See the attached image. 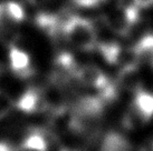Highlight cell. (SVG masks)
Returning <instances> with one entry per match:
<instances>
[{"instance_id":"13","label":"cell","mask_w":153,"mask_h":151,"mask_svg":"<svg viewBox=\"0 0 153 151\" xmlns=\"http://www.w3.org/2000/svg\"><path fill=\"white\" fill-rule=\"evenodd\" d=\"M140 151H153V139L150 140V141H148L145 144H143V146L141 147Z\"/></svg>"},{"instance_id":"9","label":"cell","mask_w":153,"mask_h":151,"mask_svg":"<svg viewBox=\"0 0 153 151\" xmlns=\"http://www.w3.org/2000/svg\"><path fill=\"white\" fill-rule=\"evenodd\" d=\"M15 107L13 100L9 97L8 93L0 90V119H2L8 114Z\"/></svg>"},{"instance_id":"4","label":"cell","mask_w":153,"mask_h":151,"mask_svg":"<svg viewBox=\"0 0 153 151\" xmlns=\"http://www.w3.org/2000/svg\"><path fill=\"white\" fill-rule=\"evenodd\" d=\"M130 107L140 116L144 123H148L153 118V93L142 88L137 89Z\"/></svg>"},{"instance_id":"8","label":"cell","mask_w":153,"mask_h":151,"mask_svg":"<svg viewBox=\"0 0 153 151\" xmlns=\"http://www.w3.org/2000/svg\"><path fill=\"white\" fill-rule=\"evenodd\" d=\"M4 4H6V8H7L9 16L11 17V19L16 23L19 25L20 22L25 20V10H24V7L19 2L13 1V0H9V1H4Z\"/></svg>"},{"instance_id":"5","label":"cell","mask_w":153,"mask_h":151,"mask_svg":"<svg viewBox=\"0 0 153 151\" xmlns=\"http://www.w3.org/2000/svg\"><path fill=\"white\" fill-rule=\"evenodd\" d=\"M131 51L137 63H150V61L153 59V32L143 34L131 47Z\"/></svg>"},{"instance_id":"12","label":"cell","mask_w":153,"mask_h":151,"mask_svg":"<svg viewBox=\"0 0 153 151\" xmlns=\"http://www.w3.org/2000/svg\"><path fill=\"white\" fill-rule=\"evenodd\" d=\"M0 151H15V148L9 142L0 141Z\"/></svg>"},{"instance_id":"10","label":"cell","mask_w":153,"mask_h":151,"mask_svg":"<svg viewBox=\"0 0 153 151\" xmlns=\"http://www.w3.org/2000/svg\"><path fill=\"white\" fill-rule=\"evenodd\" d=\"M72 1L81 8H94L100 6L105 0H72Z\"/></svg>"},{"instance_id":"6","label":"cell","mask_w":153,"mask_h":151,"mask_svg":"<svg viewBox=\"0 0 153 151\" xmlns=\"http://www.w3.org/2000/svg\"><path fill=\"white\" fill-rule=\"evenodd\" d=\"M17 26L9 16L4 2H0V42H10L11 45L16 37Z\"/></svg>"},{"instance_id":"15","label":"cell","mask_w":153,"mask_h":151,"mask_svg":"<svg viewBox=\"0 0 153 151\" xmlns=\"http://www.w3.org/2000/svg\"><path fill=\"white\" fill-rule=\"evenodd\" d=\"M150 65H151V67H152V69H153V59L150 61Z\"/></svg>"},{"instance_id":"11","label":"cell","mask_w":153,"mask_h":151,"mask_svg":"<svg viewBox=\"0 0 153 151\" xmlns=\"http://www.w3.org/2000/svg\"><path fill=\"white\" fill-rule=\"evenodd\" d=\"M132 2L140 10H145L153 7V0H132Z\"/></svg>"},{"instance_id":"14","label":"cell","mask_w":153,"mask_h":151,"mask_svg":"<svg viewBox=\"0 0 153 151\" xmlns=\"http://www.w3.org/2000/svg\"><path fill=\"white\" fill-rule=\"evenodd\" d=\"M27 1L33 6H42V4L48 2L49 0H27Z\"/></svg>"},{"instance_id":"2","label":"cell","mask_w":153,"mask_h":151,"mask_svg":"<svg viewBox=\"0 0 153 151\" xmlns=\"http://www.w3.org/2000/svg\"><path fill=\"white\" fill-rule=\"evenodd\" d=\"M9 65L13 75L20 79H28L35 73L29 54L13 43L9 48Z\"/></svg>"},{"instance_id":"1","label":"cell","mask_w":153,"mask_h":151,"mask_svg":"<svg viewBox=\"0 0 153 151\" xmlns=\"http://www.w3.org/2000/svg\"><path fill=\"white\" fill-rule=\"evenodd\" d=\"M62 38H64L75 49L84 52L95 50L98 43L95 25L88 19L76 15L68 16L65 19Z\"/></svg>"},{"instance_id":"3","label":"cell","mask_w":153,"mask_h":151,"mask_svg":"<svg viewBox=\"0 0 153 151\" xmlns=\"http://www.w3.org/2000/svg\"><path fill=\"white\" fill-rule=\"evenodd\" d=\"M18 110L27 114L46 111V102L44 98L43 89L30 87L18 97L17 101H13Z\"/></svg>"},{"instance_id":"7","label":"cell","mask_w":153,"mask_h":151,"mask_svg":"<svg viewBox=\"0 0 153 151\" xmlns=\"http://www.w3.org/2000/svg\"><path fill=\"white\" fill-rule=\"evenodd\" d=\"M101 151H132V146L123 134L111 131L103 139Z\"/></svg>"}]
</instances>
